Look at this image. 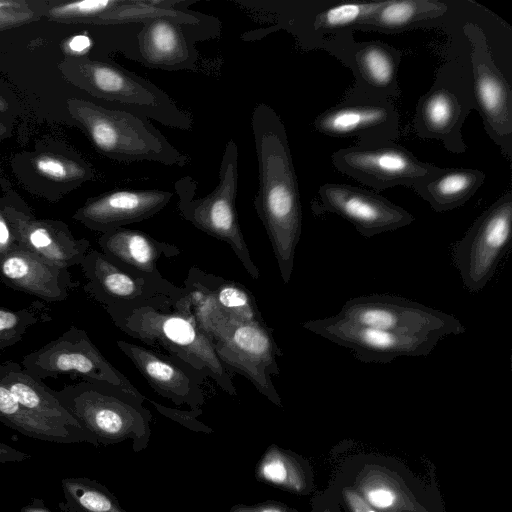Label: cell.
Instances as JSON below:
<instances>
[{
  "label": "cell",
  "instance_id": "1",
  "mask_svg": "<svg viewBox=\"0 0 512 512\" xmlns=\"http://www.w3.org/2000/svg\"><path fill=\"white\" fill-rule=\"evenodd\" d=\"M251 128L258 163L254 209L263 223L284 284H288L302 231L297 176L285 125L268 104H257Z\"/></svg>",
  "mask_w": 512,
  "mask_h": 512
},
{
  "label": "cell",
  "instance_id": "2",
  "mask_svg": "<svg viewBox=\"0 0 512 512\" xmlns=\"http://www.w3.org/2000/svg\"><path fill=\"white\" fill-rule=\"evenodd\" d=\"M183 294L184 291L176 298L162 297L139 307L105 310L114 325L128 336L182 360L211 378L224 392L236 396L232 374L196 324Z\"/></svg>",
  "mask_w": 512,
  "mask_h": 512
},
{
  "label": "cell",
  "instance_id": "3",
  "mask_svg": "<svg viewBox=\"0 0 512 512\" xmlns=\"http://www.w3.org/2000/svg\"><path fill=\"white\" fill-rule=\"evenodd\" d=\"M56 397L99 446L132 442L134 452L147 448L151 437V412L146 398L120 387L82 380L54 390Z\"/></svg>",
  "mask_w": 512,
  "mask_h": 512
},
{
  "label": "cell",
  "instance_id": "4",
  "mask_svg": "<svg viewBox=\"0 0 512 512\" xmlns=\"http://www.w3.org/2000/svg\"><path fill=\"white\" fill-rule=\"evenodd\" d=\"M69 110L96 148L114 160L179 167L189 162V157L141 114L83 99L69 100Z\"/></svg>",
  "mask_w": 512,
  "mask_h": 512
},
{
  "label": "cell",
  "instance_id": "5",
  "mask_svg": "<svg viewBox=\"0 0 512 512\" xmlns=\"http://www.w3.org/2000/svg\"><path fill=\"white\" fill-rule=\"evenodd\" d=\"M197 187V182L189 175L175 182L179 213L199 230L228 244L247 273L258 279L260 271L250 255L236 210L238 146L233 139L225 145L215 189L198 197Z\"/></svg>",
  "mask_w": 512,
  "mask_h": 512
},
{
  "label": "cell",
  "instance_id": "6",
  "mask_svg": "<svg viewBox=\"0 0 512 512\" xmlns=\"http://www.w3.org/2000/svg\"><path fill=\"white\" fill-rule=\"evenodd\" d=\"M472 110L475 101L468 54L464 61L451 60L437 71L434 83L417 103L415 133L441 141L451 153H464L462 127Z\"/></svg>",
  "mask_w": 512,
  "mask_h": 512
},
{
  "label": "cell",
  "instance_id": "7",
  "mask_svg": "<svg viewBox=\"0 0 512 512\" xmlns=\"http://www.w3.org/2000/svg\"><path fill=\"white\" fill-rule=\"evenodd\" d=\"M207 337L230 372L247 378L260 394L282 407L272 382V376L280 373L277 357L282 352L273 337V330L264 321H244L225 314Z\"/></svg>",
  "mask_w": 512,
  "mask_h": 512
},
{
  "label": "cell",
  "instance_id": "8",
  "mask_svg": "<svg viewBox=\"0 0 512 512\" xmlns=\"http://www.w3.org/2000/svg\"><path fill=\"white\" fill-rule=\"evenodd\" d=\"M80 72L87 89L110 106L141 114L180 130H190L191 114L151 81L115 63L87 60Z\"/></svg>",
  "mask_w": 512,
  "mask_h": 512
},
{
  "label": "cell",
  "instance_id": "9",
  "mask_svg": "<svg viewBox=\"0 0 512 512\" xmlns=\"http://www.w3.org/2000/svg\"><path fill=\"white\" fill-rule=\"evenodd\" d=\"M462 31L469 44V60L475 110L484 129L504 156L512 159V91L509 81L494 59L484 29L467 21Z\"/></svg>",
  "mask_w": 512,
  "mask_h": 512
},
{
  "label": "cell",
  "instance_id": "10",
  "mask_svg": "<svg viewBox=\"0 0 512 512\" xmlns=\"http://www.w3.org/2000/svg\"><path fill=\"white\" fill-rule=\"evenodd\" d=\"M337 315L363 326L402 335L443 338L466 331L451 314L388 294L351 298Z\"/></svg>",
  "mask_w": 512,
  "mask_h": 512
},
{
  "label": "cell",
  "instance_id": "11",
  "mask_svg": "<svg viewBox=\"0 0 512 512\" xmlns=\"http://www.w3.org/2000/svg\"><path fill=\"white\" fill-rule=\"evenodd\" d=\"M512 236V192L494 201L472 223L453 249L464 286L480 292L494 276Z\"/></svg>",
  "mask_w": 512,
  "mask_h": 512
},
{
  "label": "cell",
  "instance_id": "12",
  "mask_svg": "<svg viewBox=\"0 0 512 512\" xmlns=\"http://www.w3.org/2000/svg\"><path fill=\"white\" fill-rule=\"evenodd\" d=\"M22 365L29 375L39 381L71 374L80 376L82 380L103 382L142 395L105 358L86 331L76 326H70L58 338L24 356Z\"/></svg>",
  "mask_w": 512,
  "mask_h": 512
},
{
  "label": "cell",
  "instance_id": "13",
  "mask_svg": "<svg viewBox=\"0 0 512 512\" xmlns=\"http://www.w3.org/2000/svg\"><path fill=\"white\" fill-rule=\"evenodd\" d=\"M331 161L341 173L376 190L406 186L416 191L442 168L419 160L394 141L341 148Z\"/></svg>",
  "mask_w": 512,
  "mask_h": 512
},
{
  "label": "cell",
  "instance_id": "14",
  "mask_svg": "<svg viewBox=\"0 0 512 512\" xmlns=\"http://www.w3.org/2000/svg\"><path fill=\"white\" fill-rule=\"evenodd\" d=\"M302 326L310 332L346 347L364 363H390L401 356H426L442 339L411 336L363 326L337 314L305 321Z\"/></svg>",
  "mask_w": 512,
  "mask_h": 512
},
{
  "label": "cell",
  "instance_id": "15",
  "mask_svg": "<svg viewBox=\"0 0 512 512\" xmlns=\"http://www.w3.org/2000/svg\"><path fill=\"white\" fill-rule=\"evenodd\" d=\"M84 291L104 308H134L162 297L176 298L184 289L168 281L132 273L111 261L101 251L89 250L80 263Z\"/></svg>",
  "mask_w": 512,
  "mask_h": 512
},
{
  "label": "cell",
  "instance_id": "16",
  "mask_svg": "<svg viewBox=\"0 0 512 512\" xmlns=\"http://www.w3.org/2000/svg\"><path fill=\"white\" fill-rule=\"evenodd\" d=\"M315 213H333L352 224L365 238L394 231L411 224L415 218L387 198L356 186L325 183L320 186Z\"/></svg>",
  "mask_w": 512,
  "mask_h": 512
},
{
  "label": "cell",
  "instance_id": "17",
  "mask_svg": "<svg viewBox=\"0 0 512 512\" xmlns=\"http://www.w3.org/2000/svg\"><path fill=\"white\" fill-rule=\"evenodd\" d=\"M313 126L325 136L377 144L398 138L400 118L392 100H344L320 113Z\"/></svg>",
  "mask_w": 512,
  "mask_h": 512
},
{
  "label": "cell",
  "instance_id": "18",
  "mask_svg": "<svg viewBox=\"0 0 512 512\" xmlns=\"http://www.w3.org/2000/svg\"><path fill=\"white\" fill-rule=\"evenodd\" d=\"M337 58L351 69L355 79L344 100H393L400 96L401 52L395 47L378 40H354Z\"/></svg>",
  "mask_w": 512,
  "mask_h": 512
},
{
  "label": "cell",
  "instance_id": "19",
  "mask_svg": "<svg viewBox=\"0 0 512 512\" xmlns=\"http://www.w3.org/2000/svg\"><path fill=\"white\" fill-rule=\"evenodd\" d=\"M116 345L156 393L175 405L201 409L205 402L201 388L204 373L182 360L134 343L117 340Z\"/></svg>",
  "mask_w": 512,
  "mask_h": 512
},
{
  "label": "cell",
  "instance_id": "20",
  "mask_svg": "<svg viewBox=\"0 0 512 512\" xmlns=\"http://www.w3.org/2000/svg\"><path fill=\"white\" fill-rule=\"evenodd\" d=\"M173 192L161 189H117L88 200L74 218L101 233L149 219L164 209Z\"/></svg>",
  "mask_w": 512,
  "mask_h": 512
},
{
  "label": "cell",
  "instance_id": "21",
  "mask_svg": "<svg viewBox=\"0 0 512 512\" xmlns=\"http://www.w3.org/2000/svg\"><path fill=\"white\" fill-rule=\"evenodd\" d=\"M206 40L202 33L175 20L155 18L143 23L137 33V62L166 71L193 70L199 57L195 43Z\"/></svg>",
  "mask_w": 512,
  "mask_h": 512
},
{
  "label": "cell",
  "instance_id": "22",
  "mask_svg": "<svg viewBox=\"0 0 512 512\" xmlns=\"http://www.w3.org/2000/svg\"><path fill=\"white\" fill-rule=\"evenodd\" d=\"M18 246L54 266L80 265L90 249L87 239H76L68 227L53 220H36L16 209L4 210Z\"/></svg>",
  "mask_w": 512,
  "mask_h": 512
},
{
  "label": "cell",
  "instance_id": "23",
  "mask_svg": "<svg viewBox=\"0 0 512 512\" xmlns=\"http://www.w3.org/2000/svg\"><path fill=\"white\" fill-rule=\"evenodd\" d=\"M0 280L7 287L46 302H61L76 286L68 269L54 266L18 246L0 259Z\"/></svg>",
  "mask_w": 512,
  "mask_h": 512
},
{
  "label": "cell",
  "instance_id": "24",
  "mask_svg": "<svg viewBox=\"0 0 512 512\" xmlns=\"http://www.w3.org/2000/svg\"><path fill=\"white\" fill-rule=\"evenodd\" d=\"M98 243L101 252L118 266L157 280L165 279L158 270L160 259H169L181 253L174 244L159 241L144 231L125 227L102 233Z\"/></svg>",
  "mask_w": 512,
  "mask_h": 512
},
{
  "label": "cell",
  "instance_id": "25",
  "mask_svg": "<svg viewBox=\"0 0 512 512\" xmlns=\"http://www.w3.org/2000/svg\"><path fill=\"white\" fill-rule=\"evenodd\" d=\"M0 382L30 412L76 434L83 443L99 447L95 437L87 432L61 404L54 390L29 375L19 363L1 362Z\"/></svg>",
  "mask_w": 512,
  "mask_h": 512
},
{
  "label": "cell",
  "instance_id": "26",
  "mask_svg": "<svg viewBox=\"0 0 512 512\" xmlns=\"http://www.w3.org/2000/svg\"><path fill=\"white\" fill-rule=\"evenodd\" d=\"M450 9V2L440 0H385L362 31L399 33L441 24Z\"/></svg>",
  "mask_w": 512,
  "mask_h": 512
},
{
  "label": "cell",
  "instance_id": "27",
  "mask_svg": "<svg viewBox=\"0 0 512 512\" xmlns=\"http://www.w3.org/2000/svg\"><path fill=\"white\" fill-rule=\"evenodd\" d=\"M485 173L475 168H441L416 193L436 212L464 205L481 187Z\"/></svg>",
  "mask_w": 512,
  "mask_h": 512
},
{
  "label": "cell",
  "instance_id": "28",
  "mask_svg": "<svg viewBox=\"0 0 512 512\" xmlns=\"http://www.w3.org/2000/svg\"><path fill=\"white\" fill-rule=\"evenodd\" d=\"M355 490L377 512H416L417 502L386 469L367 465L356 477Z\"/></svg>",
  "mask_w": 512,
  "mask_h": 512
},
{
  "label": "cell",
  "instance_id": "29",
  "mask_svg": "<svg viewBox=\"0 0 512 512\" xmlns=\"http://www.w3.org/2000/svg\"><path fill=\"white\" fill-rule=\"evenodd\" d=\"M0 422L34 439L60 444L83 443L76 434L24 408L1 382Z\"/></svg>",
  "mask_w": 512,
  "mask_h": 512
},
{
  "label": "cell",
  "instance_id": "30",
  "mask_svg": "<svg viewBox=\"0 0 512 512\" xmlns=\"http://www.w3.org/2000/svg\"><path fill=\"white\" fill-rule=\"evenodd\" d=\"M254 476L257 481L279 489L304 494L309 489L308 473L299 457L271 444L258 460Z\"/></svg>",
  "mask_w": 512,
  "mask_h": 512
},
{
  "label": "cell",
  "instance_id": "31",
  "mask_svg": "<svg viewBox=\"0 0 512 512\" xmlns=\"http://www.w3.org/2000/svg\"><path fill=\"white\" fill-rule=\"evenodd\" d=\"M188 275L209 292L226 315L250 322L264 321L253 294L243 284L209 274L196 266L190 268Z\"/></svg>",
  "mask_w": 512,
  "mask_h": 512
},
{
  "label": "cell",
  "instance_id": "32",
  "mask_svg": "<svg viewBox=\"0 0 512 512\" xmlns=\"http://www.w3.org/2000/svg\"><path fill=\"white\" fill-rule=\"evenodd\" d=\"M62 512H127L116 496L100 482L86 477H66L61 481Z\"/></svg>",
  "mask_w": 512,
  "mask_h": 512
},
{
  "label": "cell",
  "instance_id": "33",
  "mask_svg": "<svg viewBox=\"0 0 512 512\" xmlns=\"http://www.w3.org/2000/svg\"><path fill=\"white\" fill-rule=\"evenodd\" d=\"M50 320L47 307L40 302L17 310L0 307V350L20 342L30 327Z\"/></svg>",
  "mask_w": 512,
  "mask_h": 512
},
{
  "label": "cell",
  "instance_id": "34",
  "mask_svg": "<svg viewBox=\"0 0 512 512\" xmlns=\"http://www.w3.org/2000/svg\"><path fill=\"white\" fill-rule=\"evenodd\" d=\"M36 170L43 176L56 181L82 180L90 177V170L72 160L43 155L34 161Z\"/></svg>",
  "mask_w": 512,
  "mask_h": 512
},
{
  "label": "cell",
  "instance_id": "35",
  "mask_svg": "<svg viewBox=\"0 0 512 512\" xmlns=\"http://www.w3.org/2000/svg\"><path fill=\"white\" fill-rule=\"evenodd\" d=\"M123 0H84L65 3L49 11L56 19H77L87 22L122 3Z\"/></svg>",
  "mask_w": 512,
  "mask_h": 512
},
{
  "label": "cell",
  "instance_id": "36",
  "mask_svg": "<svg viewBox=\"0 0 512 512\" xmlns=\"http://www.w3.org/2000/svg\"><path fill=\"white\" fill-rule=\"evenodd\" d=\"M149 401L161 415L177 422L189 430L207 434L213 432L209 426L198 420V416L202 414V409L183 411L175 408H169L153 400Z\"/></svg>",
  "mask_w": 512,
  "mask_h": 512
},
{
  "label": "cell",
  "instance_id": "37",
  "mask_svg": "<svg viewBox=\"0 0 512 512\" xmlns=\"http://www.w3.org/2000/svg\"><path fill=\"white\" fill-rule=\"evenodd\" d=\"M229 512H297L286 504L275 501L267 500L256 504H235Z\"/></svg>",
  "mask_w": 512,
  "mask_h": 512
},
{
  "label": "cell",
  "instance_id": "38",
  "mask_svg": "<svg viewBox=\"0 0 512 512\" xmlns=\"http://www.w3.org/2000/svg\"><path fill=\"white\" fill-rule=\"evenodd\" d=\"M18 247L4 210L0 209V259Z\"/></svg>",
  "mask_w": 512,
  "mask_h": 512
},
{
  "label": "cell",
  "instance_id": "39",
  "mask_svg": "<svg viewBox=\"0 0 512 512\" xmlns=\"http://www.w3.org/2000/svg\"><path fill=\"white\" fill-rule=\"evenodd\" d=\"M343 497L351 512H377L367 501L353 488H344Z\"/></svg>",
  "mask_w": 512,
  "mask_h": 512
},
{
  "label": "cell",
  "instance_id": "40",
  "mask_svg": "<svg viewBox=\"0 0 512 512\" xmlns=\"http://www.w3.org/2000/svg\"><path fill=\"white\" fill-rule=\"evenodd\" d=\"M32 456L12 446L0 442V463H17L30 459Z\"/></svg>",
  "mask_w": 512,
  "mask_h": 512
},
{
  "label": "cell",
  "instance_id": "41",
  "mask_svg": "<svg viewBox=\"0 0 512 512\" xmlns=\"http://www.w3.org/2000/svg\"><path fill=\"white\" fill-rule=\"evenodd\" d=\"M91 45V39L86 35H76L68 42V48L76 54H81L87 51Z\"/></svg>",
  "mask_w": 512,
  "mask_h": 512
},
{
  "label": "cell",
  "instance_id": "42",
  "mask_svg": "<svg viewBox=\"0 0 512 512\" xmlns=\"http://www.w3.org/2000/svg\"><path fill=\"white\" fill-rule=\"evenodd\" d=\"M20 512H52L40 498H33Z\"/></svg>",
  "mask_w": 512,
  "mask_h": 512
},
{
  "label": "cell",
  "instance_id": "43",
  "mask_svg": "<svg viewBox=\"0 0 512 512\" xmlns=\"http://www.w3.org/2000/svg\"><path fill=\"white\" fill-rule=\"evenodd\" d=\"M15 4L16 3L13 2H0V24H7L10 21H16L17 18L14 17V14H10L4 11V9H7Z\"/></svg>",
  "mask_w": 512,
  "mask_h": 512
},
{
  "label": "cell",
  "instance_id": "44",
  "mask_svg": "<svg viewBox=\"0 0 512 512\" xmlns=\"http://www.w3.org/2000/svg\"><path fill=\"white\" fill-rule=\"evenodd\" d=\"M5 109H6V105H5V103L0 98V111H3Z\"/></svg>",
  "mask_w": 512,
  "mask_h": 512
},
{
  "label": "cell",
  "instance_id": "45",
  "mask_svg": "<svg viewBox=\"0 0 512 512\" xmlns=\"http://www.w3.org/2000/svg\"><path fill=\"white\" fill-rule=\"evenodd\" d=\"M5 132V127L0 124V135L3 134Z\"/></svg>",
  "mask_w": 512,
  "mask_h": 512
},
{
  "label": "cell",
  "instance_id": "46",
  "mask_svg": "<svg viewBox=\"0 0 512 512\" xmlns=\"http://www.w3.org/2000/svg\"><path fill=\"white\" fill-rule=\"evenodd\" d=\"M324 512H330V511L326 510V511H324Z\"/></svg>",
  "mask_w": 512,
  "mask_h": 512
}]
</instances>
